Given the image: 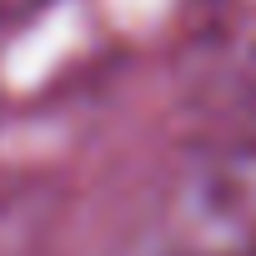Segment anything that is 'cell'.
<instances>
[{"label": "cell", "mask_w": 256, "mask_h": 256, "mask_svg": "<svg viewBox=\"0 0 256 256\" xmlns=\"http://www.w3.org/2000/svg\"><path fill=\"white\" fill-rule=\"evenodd\" d=\"M50 0H0V26H10V20H26L36 10H46Z\"/></svg>", "instance_id": "cell-2"}, {"label": "cell", "mask_w": 256, "mask_h": 256, "mask_svg": "<svg viewBox=\"0 0 256 256\" xmlns=\"http://www.w3.org/2000/svg\"><path fill=\"white\" fill-rule=\"evenodd\" d=\"M126 256H256V136L186 156L161 181Z\"/></svg>", "instance_id": "cell-1"}]
</instances>
